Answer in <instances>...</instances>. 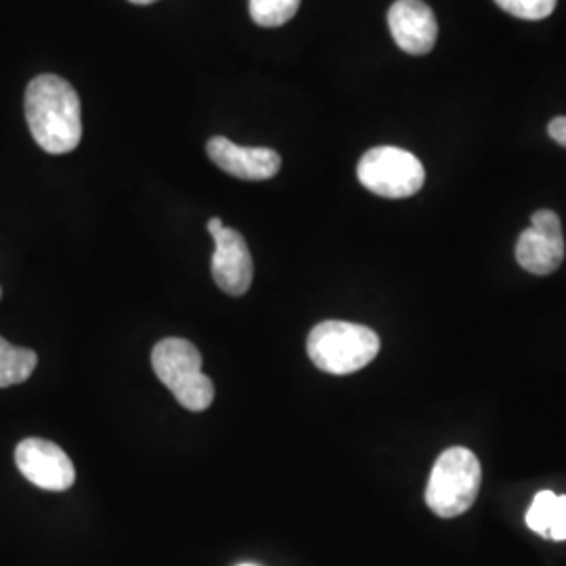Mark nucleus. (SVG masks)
Returning a JSON list of instances; mask_svg holds the SVG:
<instances>
[{"label":"nucleus","mask_w":566,"mask_h":566,"mask_svg":"<svg viewBox=\"0 0 566 566\" xmlns=\"http://www.w3.org/2000/svg\"><path fill=\"white\" fill-rule=\"evenodd\" d=\"M151 365L185 409L203 411L214 401V385L202 371V355L189 340L164 338L154 346Z\"/></svg>","instance_id":"nucleus-4"},{"label":"nucleus","mask_w":566,"mask_h":566,"mask_svg":"<svg viewBox=\"0 0 566 566\" xmlns=\"http://www.w3.org/2000/svg\"><path fill=\"white\" fill-rule=\"evenodd\" d=\"M547 539H552V542H565L566 539V495L556 497V506H554V514H552Z\"/></svg>","instance_id":"nucleus-15"},{"label":"nucleus","mask_w":566,"mask_h":566,"mask_svg":"<svg viewBox=\"0 0 566 566\" xmlns=\"http://www.w3.org/2000/svg\"><path fill=\"white\" fill-rule=\"evenodd\" d=\"M357 177L367 191L388 200H403L424 187L426 170L411 151L382 145L365 151Z\"/></svg>","instance_id":"nucleus-5"},{"label":"nucleus","mask_w":566,"mask_h":566,"mask_svg":"<svg viewBox=\"0 0 566 566\" xmlns=\"http://www.w3.org/2000/svg\"><path fill=\"white\" fill-rule=\"evenodd\" d=\"M301 0H250V18L263 28H280L298 13Z\"/></svg>","instance_id":"nucleus-12"},{"label":"nucleus","mask_w":566,"mask_h":566,"mask_svg":"<svg viewBox=\"0 0 566 566\" xmlns=\"http://www.w3.org/2000/svg\"><path fill=\"white\" fill-rule=\"evenodd\" d=\"M0 298H2V287H0Z\"/></svg>","instance_id":"nucleus-19"},{"label":"nucleus","mask_w":566,"mask_h":566,"mask_svg":"<svg viewBox=\"0 0 566 566\" xmlns=\"http://www.w3.org/2000/svg\"><path fill=\"white\" fill-rule=\"evenodd\" d=\"M214 238L212 254V277L229 296H242L254 277V261L242 233L223 227Z\"/></svg>","instance_id":"nucleus-10"},{"label":"nucleus","mask_w":566,"mask_h":566,"mask_svg":"<svg viewBox=\"0 0 566 566\" xmlns=\"http://www.w3.org/2000/svg\"><path fill=\"white\" fill-rule=\"evenodd\" d=\"M556 497L558 495L552 491H539L526 512V526L546 539L549 535V523H552V514L556 506Z\"/></svg>","instance_id":"nucleus-14"},{"label":"nucleus","mask_w":566,"mask_h":566,"mask_svg":"<svg viewBox=\"0 0 566 566\" xmlns=\"http://www.w3.org/2000/svg\"><path fill=\"white\" fill-rule=\"evenodd\" d=\"M481 481L483 470L476 455L464 447H451L430 472L426 504L441 518L462 516L476 502Z\"/></svg>","instance_id":"nucleus-3"},{"label":"nucleus","mask_w":566,"mask_h":566,"mask_svg":"<svg viewBox=\"0 0 566 566\" xmlns=\"http://www.w3.org/2000/svg\"><path fill=\"white\" fill-rule=\"evenodd\" d=\"M128 2H135V4H151L156 0H128Z\"/></svg>","instance_id":"nucleus-18"},{"label":"nucleus","mask_w":566,"mask_h":566,"mask_svg":"<svg viewBox=\"0 0 566 566\" xmlns=\"http://www.w3.org/2000/svg\"><path fill=\"white\" fill-rule=\"evenodd\" d=\"M18 470L44 491H67L76 483V468L60 446L46 439H23L15 447Z\"/></svg>","instance_id":"nucleus-7"},{"label":"nucleus","mask_w":566,"mask_h":566,"mask_svg":"<svg viewBox=\"0 0 566 566\" xmlns=\"http://www.w3.org/2000/svg\"><path fill=\"white\" fill-rule=\"evenodd\" d=\"M39 365V355L32 348H21L0 336V388L25 382Z\"/></svg>","instance_id":"nucleus-11"},{"label":"nucleus","mask_w":566,"mask_h":566,"mask_svg":"<svg viewBox=\"0 0 566 566\" xmlns=\"http://www.w3.org/2000/svg\"><path fill=\"white\" fill-rule=\"evenodd\" d=\"M388 28L392 41L409 55H428L439 36L434 11L424 0H397L388 9Z\"/></svg>","instance_id":"nucleus-8"},{"label":"nucleus","mask_w":566,"mask_h":566,"mask_svg":"<svg viewBox=\"0 0 566 566\" xmlns=\"http://www.w3.org/2000/svg\"><path fill=\"white\" fill-rule=\"evenodd\" d=\"M206 227H208L210 235H214V233H219V231L223 229L224 223L223 221H221V219H219V217H214V219H210V221H208V224H206Z\"/></svg>","instance_id":"nucleus-17"},{"label":"nucleus","mask_w":566,"mask_h":566,"mask_svg":"<svg viewBox=\"0 0 566 566\" xmlns=\"http://www.w3.org/2000/svg\"><path fill=\"white\" fill-rule=\"evenodd\" d=\"M547 135L558 145L566 147V116H558V118L549 122L547 124Z\"/></svg>","instance_id":"nucleus-16"},{"label":"nucleus","mask_w":566,"mask_h":566,"mask_svg":"<svg viewBox=\"0 0 566 566\" xmlns=\"http://www.w3.org/2000/svg\"><path fill=\"white\" fill-rule=\"evenodd\" d=\"M206 151L223 172L242 181H266L282 168V158L275 149L242 147L227 137H212L206 145Z\"/></svg>","instance_id":"nucleus-9"},{"label":"nucleus","mask_w":566,"mask_h":566,"mask_svg":"<svg viewBox=\"0 0 566 566\" xmlns=\"http://www.w3.org/2000/svg\"><path fill=\"white\" fill-rule=\"evenodd\" d=\"M311 361L325 374L348 376L371 364L380 353V338L371 327L350 322H322L306 340Z\"/></svg>","instance_id":"nucleus-2"},{"label":"nucleus","mask_w":566,"mask_h":566,"mask_svg":"<svg viewBox=\"0 0 566 566\" xmlns=\"http://www.w3.org/2000/svg\"><path fill=\"white\" fill-rule=\"evenodd\" d=\"M516 261L533 275H552L565 261L563 223L554 210H537L516 242Z\"/></svg>","instance_id":"nucleus-6"},{"label":"nucleus","mask_w":566,"mask_h":566,"mask_svg":"<svg viewBox=\"0 0 566 566\" xmlns=\"http://www.w3.org/2000/svg\"><path fill=\"white\" fill-rule=\"evenodd\" d=\"M556 2L558 0H495V4L512 18L526 21L546 20L554 13Z\"/></svg>","instance_id":"nucleus-13"},{"label":"nucleus","mask_w":566,"mask_h":566,"mask_svg":"<svg viewBox=\"0 0 566 566\" xmlns=\"http://www.w3.org/2000/svg\"><path fill=\"white\" fill-rule=\"evenodd\" d=\"M240 566H256V565H240Z\"/></svg>","instance_id":"nucleus-20"},{"label":"nucleus","mask_w":566,"mask_h":566,"mask_svg":"<svg viewBox=\"0 0 566 566\" xmlns=\"http://www.w3.org/2000/svg\"><path fill=\"white\" fill-rule=\"evenodd\" d=\"M25 120L34 142L46 154H70L81 145L78 93L55 74H42L28 84Z\"/></svg>","instance_id":"nucleus-1"}]
</instances>
